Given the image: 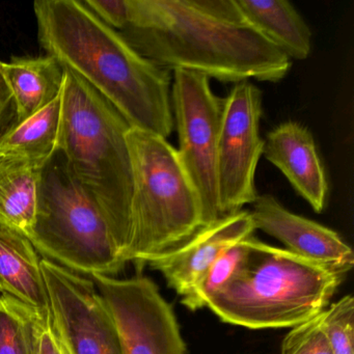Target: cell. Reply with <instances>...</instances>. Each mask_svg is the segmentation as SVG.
Masks as SVG:
<instances>
[{
    "mask_svg": "<svg viewBox=\"0 0 354 354\" xmlns=\"http://www.w3.org/2000/svg\"><path fill=\"white\" fill-rule=\"evenodd\" d=\"M120 35L145 59L225 84L277 82L292 61L252 28L236 0H128Z\"/></svg>",
    "mask_w": 354,
    "mask_h": 354,
    "instance_id": "obj_1",
    "label": "cell"
},
{
    "mask_svg": "<svg viewBox=\"0 0 354 354\" xmlns=\"http://www.w3.org/2000/svg\"><path fill=\"white\" fill-rule=\"evenodd\" d=\"M34 11L47 55L90 84L131 128L171 136V71L136 53L82 1L39 0Z\"/></svg>",
    "mask_w": 354,
    "mask_h": 354,
    "instance_id": "obj_2",
    "label": "cell"
},
{
    "mask_svg": "<svg viewBox=\"0 0 354 354\" xmlns=\"http://www.w3.org/2000/svg\"><path fill=\"white\" fill-rule=\"evenodd\" d=\"M62 102L59 149L74 177L98 205L120 259L133 189L126 138L131 126L106 99L66 68Z\"/></svg>",
    "mask_w": 354,
    "mask_h": 354,
    "instance_id": "obj_3",
    "label": "cell"
},
{
    "mask_svg": "<svg viewBox=\"0 0 354 354\" xmlns=\"http://www.w3.org/2000/svg\"><path fill=\"white\" fill-rule=\"evenodd\" d=\"M133 189L120 259L138 268L173 254L203 229L202 205L177 149L162 136L127 132Z\"/></svg>",
    "mask_w": 354,
    "mask_h": 354,
    "instance_id": "obj_4",
    "label": "cell"
},
{
    "mask_svg": "<svg viewBox=\"0 0 354 354\" xmlns=\"http://www.w3.org/2000/svg\"><path fill=\"white\" fill-rule=\"evenodd\" d=\"M248 244L241 270L207 306L223 322L292 328L323 312L345 277L254 236Z\"/></svg>",
    "mask_w": 354,
    "mask_h": 354,
    "instance_id": "obj_5",
    "label": "cell"
},
{
    "mask_svg": "<svg viewBox=\"0 0 354 354\" xmlns=\"http://www.w3.org/2000/svg\"><path fill=\"white\" fill-rule=\"evenodd\" d=\"M28 239L43 258L78 274L115 277L126 265L115 254L98 205L59 149L39 169L36 214Z\"/></svg>",
    "mask_w": 354,
    "mask_h": 354,
    "instance_id": "obj_6",
    "label": "cell"
},
{
    "mask_svg": "<svg viewBox=\"0 0 354 354\" xmlns=\"http://www.w3.org/2000/svg\"><path fill=\"white\" fill-rule=\"evenodd\" d=\"M174 123L180 159L202 205L204 227L221 219L217 192L216 159L225 98L211 90L210 78L198 72L175 70L171 80Z\"/></svg>",
    "mask_w": 354,
    "mask_h": 354,
    "instance_id": "obj_7",
    "label": "cell"
},
{
    "mask_svg": "<svg viewBox=\"0 0 354 354\" xmlns=\"http://www.w3.org/2000/svg\"><path fill=\"white\" fill-rule=\"evenodd\" d=\"M262 103V92L250 82L234 84L225 98L216 159L221 218L240 212L258 198L254 177L264 151Z\"/></svg>",
    "mask_w": 354,
    "mask_h": 354,
    "instance_id": "obj_8",
    "label": "cell"
},
{
    "mask_svg": "<svg viewBox=\"0 0 354 354\" xmlns=\"http://www.w3.org/2000/svg\"><path fill=\"white\" fill-rule=\"evenodd\" d=\"M92 279L115 321L122 354H187L175 312L152 279Z\"/></svg>",
    "mask_w": 354,
    "mask_h": 354,
    "instance_id": "obj_9",
    "label": "cell"
},
{
    "mask_svg": "<svg viewBox=\"0 0 354 354\" xmlns=\"http://www.w3.org/2000/svg\"><path fill=\"white\" fill-rule=\"evenodd\" d=\"M53 328L67 354H122L113 316L92 279L43 258Z\"/></svg>",
    "mask_w": 354,
    "mask_h": 354,
    "instance_id": "obj_10",
    "label": "cell"
},
{
    "mask_svg": "<svg viewBox=\"0 0 354 354\" xmlns=\"http://www.w3.org/2000/svg\"><path fill=\"white\" fill-rule=\"evenodd\" d=\"M252 206L250 213L254 229L272 236L292 254L344 277L351 270L353 252L333 230L294 214L270 194L258 196Z\"/></svg>",
    "mask_w": 354,
    "mask_h": 354,
    "instance_id": "obj_11",
    "label": "cell"
},
{
    "mask_svg": "<svg viewBox=\"0 0 354 354\" xmlns=\"http://www.w3.org/2000/svg\"><path fill=\"white\" fill-rule=\"evenodd\" d=\"M254 231L250 211L242 210L205 227L173 254L148 265L183 297L225 250L254 236Z\"/></svg>",
    "mask_w": 354,
    "mask_h": 354,
    "instance_id": "obj_12",
    "label": "cell"
},
{
    "mask_svg": "<svg viewBox=\"0 0 354 354\" xmlns=\"http://www.w3.org/2000/svg\"><path fill=\"white\" fill-rule=\"evenodd\" d=\"M263 155L283 174L315 212L324 211L328 183L308 127L294 121L279 124L267 134Z\"/></svg>",
    "mask_w": 354,
    "mask_h": 354,
    "instance_id": "obj_13",
    "label": "cell"
},
{
    "mask_svg": "<svg viewBox=\"0 0 354 354\" xmlns=\"http://www.w3.org/2000/svg\"><path fill=\"white\" fill-rule=\"evenodd\" d=\"M0 293L40 316H51L38 252L18 232L0 227Z\"/></svg>",
    "mask_w": 354,
    "mask_h": 354,
    "instance_id": "obj_14",
    "label": "cell"
},
{
    "mask_svg": "<svg viewBox=\"0 0 354 354\" xmlns=\"http://www.w3.org/2000/svg\"><path fill=\"white\" fill-rule=\"evenodd\" d=\"M248 24L290 59L304 61L312 51V32L287 0H236Z\"/></svg>",
    "mask_w": 354,
    "mask_h": 354,
    "instance_id": "obj_15",
    "label": "cell"
},
{
    "mask_svg": "<svg viewBox=\"0 0 354 354\" xmlns=\"http://www.w3.org/2000/svg\"><path fill=\"white\" fill-rule=\"evenodd\" d=\"M3 70L13 93L15 123L44 109L63 91L65 68L50 55L14 59L11 63H3Z\"/></svg>",
    "mask_w": 354,
    "mask_h": 354,
    "instance_id": "obj_16",
    "label": "cell"
},
{
    "mask_svg": "<svg viewBox=\"0 0 354 354\" xmlns=\"http://www.w3.org/2000/svg\"><path fill=\"white\" fill-rule=\"evenodd\" d=\"M41 167L20 155L0 152V227L28 238L36 214Z\"/></svg>",
    "mask_w": 354,
    "mask_h": 354,
    "instance_id": "obj_17",
    "label": "cell"
},
{
    "mask_svg": "<svg viewBox=\"0 0 354 354\" xmlns=\"http://www.w3.org/2000/svg\"><path fill=\"white\" fill-rule=\"evenodd\" d=\"M63 102H53L0 136V152L20 155L42 167L59 150Z\"/></svg>",
    "mask_w": 354,
    "mask_h": 354,
    "instance_id": "obj_18",
    "label": "cell"
},
{
    "mask_svg": "<svg viewBox=\"0 0 354 354\" xmlns=\"http://www.w3.org/2000/svg\"><path fill=\"white\" fill-rule=\"evenodd\" d=\"M248 239L250 237L225 250L192 290L182 297V304L190 310H200L208 306L215 295L225 289L245 263L250 252Z\"/></svg>",
    "mask_w": 354,
    "mask_h": 354,
    "instance_id": "obj_19",
    "label": "cell"
},
{
    "mask_svg": "<svg viewBox=\"0 0 354 354\" xmlns=\"http://www.w3.org/2000/svg\"><path fill=\"white\" fill-rule=\"evenodd\" d=\"M0 354H36L35 312L0 296Z\"/></svg>",
    "mask_w": 354,
    "mask_h": 354,
    "instance_id": "obj_20",
    "label": "cell"
},
{
    "mask_svg": "<svg viewBox=\"0 0 354 354\" xmlns=\"http://www.w3.org/2000/svg\"><path fill=\"white\" fill-rule=\"evenodd\" d=\"M320 323L333 354H354V299L346 295L320 313Z\"/></svg>",
    "mask_w": 354,
    "mask_h": 354,
    "instance_id": "obj_21",
    "label": "cell"
},
{
    "mask_svg": "<svg viewBox=\"0 0 354 354\" xmlns=\"http://www.w3.org/2000/svg\"><path fill=\"white\" fill-rule=\"evenodd\" d=\"M281 354H333L321 327L320 314L292 327L281 343Z\"/></svg>",
    "mask_w": 354,
    "mask_h": 354,
    "instance_id": "obj_22",
    "label": "cell"
},
{
    "mask_svg": "<svg viewBox=\"0 0 354 354\" xmlns=\"http://www.w3.org/2000/svg\"><path fill=\"white\" fill-rule=\"evenodd\" d=\"M82 3L101 21L117 32L125 30L129 24L128 0H86Z\"/></svg>",
    "mask_w": 354,
    "mask_h": 354,
    "instance_id": "obj_23",
    "label": "cell"
},
{
    "mask_svg": "<svg viewBox=\"0 0 354 354\" xmlns=\"http://www.w3.org/2000/svg\"><path fill=\"white\" fill-rule=\"evenodd\" d=\"M36 327V354H67L59 335L53 328L51 316L35 313Z\"/></svg>",
    "mask_w": 354,
    "mask_h": 354,
    "instance_id": "obj_24",
    "label": "cell"
},
{
    "mask_svg": "<svg viewBox=\"0 0 354 354\" xmlns=\"http://www.w3.org/2000/svg\"><path fill=\"white\" fill-rule=\"evenodd\" d=\"M12 101H13V93L3 73V63L0 62V122L3 120V115Z\"/></svg>",
    "mask_w": 354,
    "mask_h": 354,
    "instance_id": "obj_25",
    "label": "cell"
}]
</instances>
